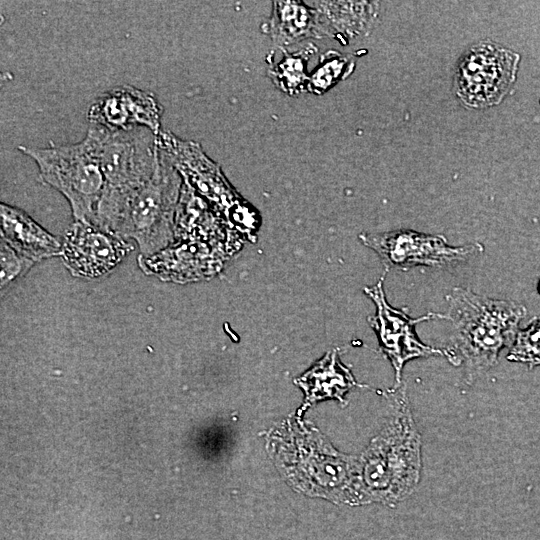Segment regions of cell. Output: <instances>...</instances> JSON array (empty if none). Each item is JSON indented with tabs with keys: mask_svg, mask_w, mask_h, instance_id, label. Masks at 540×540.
Masks as SVG:
<instances>
[{
	"mask_svg": "<svg viewBox=\"0 0 540 540\" xmlns=\"http://www.w3.org/2000/svg\"><path fill=\"white\" fill-rule=\"evenodd\" d=\"M446 299L453 330L442 350L451 364L463 365L470 384L497 363L503 348L511 347L527 309L515 301L489 298L461 287L453 288Z\"/></svg>",
	"mask_w": 540,
	"mask_h": 540,
	"instance_id": "obj_1",
	"label": "cell"
},
{
	"mask_svg": "<svg viewBox=\"0 0 540 540\" xmlns=\"http://www.w3.org/2000/svg\"><path fill=\"white\" fill-rule=\"evenodd\" d=\"M392 413L358 456L363 504L390 507L415 491L422 469V442L405 386L396 387Z\"/></svg>",
	"mask_w": 540,
	"mask_h": 540,
	"instance_id": "obj_2",
	"label": "cell"
},
{
	"mask_svg": "<svg viewBox=\"0 0 540 540\" xmlns=\"http://www.w3.org/2000/svg\"><path fill=\"white\" fill-rule=\"evenodd\" d=\"M271 445L294 488L334 503L363 504L357 456L338 452L318 431L294 421L276 430Z\"/></svg>",
	"mask_w": 540,
	"mask_h": 540,
	"instance_id": "obj_3",
	"label": "cell"
},
{
	"mask_svg": "<svg viewBox=\"0 0 540 540\" xmlns=\"http://www.w3.org/2000/svg\"><path fill=\"white\" fill-rule=\"evenodd\" d=\"M97 140L104 189L94 224L115 231L135 195L151 180L159 161V135L145 127L110 131L90 125Z\"/></svg>",
	"mask_w": 540,
	"mask_h": 540,
	"instance_id": "obj_4",
	"label": "cell"
},
{
	"mask_svg": "<svg viewBox=\"0 0 540 540\" xmlns=\"http://www.w3.org/2000/svg\"><path fill=\"white\" fill-rule=\"evenodd\" d=\"M18 149L35 161L41 180L67 199L75 221L95 222L104 178L90 127L77 143L46 148L20 145Z\"/></svg>",
	"mask_w": 540,
	"mask_h": 540,
	"instance_id": "obj_5",
	"label": "cell"
},
{
	"mask_svg": "<svg viewBox=\"0 0 540 540\" xmlns=\"http://www.w3.org/2000/svg\"><path fill=\"white\" fill-rule=\"evenodd\" d=\"M182 185V176L160 147L153 177L131 200L114 233L125 239H133L142 257H150L164 250L174 240L175 216Z\"/></svg>",
	"mask_w": 540,
	"mask_h": 540,
	"instance_id": "obj_6",
	"label": "cell"
},
{
	"mask_svg": "<svg viewBox=\"0 0 540 540\" xmlns=\"http://www.w3.org/2000/svg\"><path fill=\"white\" fill-rule=\"evenodd\" d=\"M159 144L183 182L210 202L235 230L252 241L260 224L257 211L230 186L219 166L206 156L199 144L179 139L169 131L160 132Z\"/></svg>",
	"mask_w": 540,
	"mask_h": 540,
	"instance_id": "obj_7",
	"label": "cell"
},
{
	"mask_svg": "<svg viewBox=\"0 0 540 540\" xmlns=\"http://www.w3.org/2000/svg\"><path fill=\"white\" fill-rule=\"evenodd\" d=\"M519 60V54L489 41L473 45L457 64L456 96L473 109L499 104L516 79Z\"/></svg>",
	"mask_w": 540,
	"mask_h": 540,
	"instance_id": "obj_8",
	"label": "cell"
},
{
	"mask_svg": "<svg viewBox=\"0 0 540 540\" xmlns=\"http://www.w3.org/2000/svg\"><path fill=\"white\" fill-rule=\"evenodd\" d=\"M359 239L380 257L386 270H408L416 266H456L483 251L479 243L451 246L443 235L408 229L362 233Z\"/></svg>",
	"mask_w": 540,
	"mask_h": 540,
	"instance_id": "obj_9",
	"label": "cell"
},
{
	"mask_svg": "<svg viewBox=\"0 0 540 540\" xmlns=\"http://www.w3.org/2000/svg\"><path fill=\"white\" fill-rule=\"evenodd\" d=\"M364 292L376 306V312L368 318V322L377 335L381 351L394 368L395 388L401 385L402 370L408 361L432 355H444L442 349L421 342L415 327L420 322L447 319V315L430 312L411 318L405 310L388 304L383 288V278L374 286L364 288Z\"/></svg>",
	"mask_w": 540,
	"mask_h": 540,
	"instance_id": "obj_10",
	"label": "cell"
},
{
	"mask_svg": "<svg viewBox=\"0 0 540 540\" xmlns=\"http://www.w3.org/2000/svg\"><path fill=\"white\" fill-rule=\"evenodd\" d=\"M133 250L131 241L116 233L75 221L64 234L61 255L73 276L95 279L113 270Z\"/></svg>",
	"mask_w": 540,
	"mask_h": 540,
	"instance_id": "obj_11",
	"label": "cell"
},
{
	"mask_svg": "<svg viewBox=\"0 0 540 540\" xmlns=\"http://www.w3.org/2000/svg\"><path fill=\"white\" fill-rule=\"evenodd\" d=\"M163 108L148 91L131 85L114 87L101 94L89 107L90 125L110 131L145 127L159 135Z\"/></svg>",
	"mask_w": 540,
	"mask_h": 540,
	"instance_id": "obj_12",
	"label": "cell"
},
{
	"mask_svg": "<svg viewBox=\"0 0 540 540\" xmlns=\"http://www.w3.org/2000/svg\"><path fill=\"white\" fill-rule=\"evenodd\" d=\"M231 254L229 249L207 242L174 240L159 253L141 257V267L163 279L185 282L214 275Z\"/></svg>",
	"mask_w": 540,
	"mask_h": 540,
	"instance_id": "obj_13",
	"label": "cell"
},
{
	"mask_svg": "<svg viewBox=\"0 0 540 540\" xmlns=\"http://www.w3.org/2000/svg\"><path fill=\"white\" fill-rule=\"evenodd\" d=\"M317 11L320 39L329 37L346 45L373 27L379 5L368 1H310Z\"/></svg>",
	"mask_w": 540,
	"mask_h": 540,
	"instance_id": "obj_14",
	"label": "cell"
},
{
	"mask_svg": "<svg viewBox=\"0 0 540 540\" xmlns=\"http://www.w3.org/2000/svg\"><path fill=\"white\" fill-rule=\"evenodd\" d=\"M1 239L34 262L61 254L62 243L25 211L0 204Z\"/></svg>",
	"mask_w": 540,
	"mask_h": 540,
	"instance_id": "obj_15",
	"label": "cell"
},
{
	"mask_svg": "<svg viewBox=\"0 0 540 540\" xmlns=\"http://www.w3.org/2000/svg\"><path fill=\"white\" fill-rule=\"evenodd\" d=\"M261 31L279 49L310 38L320 39L317 11L304 1H274L270 16L261 24Z\"/></svg>",
	"mask_w": 540,
	"mask_h": 540,
	"instance_id": "obj_16",
	"label": "cell"
},
{
	"mask_svg": "<svg viewBox=\"0 0 540 540\" xmlns=\"http://www.w3.org/2000/svg\"><path fill=\"white\" fill-rule=\"evenodd\" d=\"M295 383L305 394L300 411L324 399H337L344 403V396L350 389L364 386L359 384L350 369L341 363L337 350L327 352L308 371L295 379Z\"/></svg>",
	"mask_w": 540,
	"mask_h": 540,
	"instance_id": "obj_17",
	"label": "cell"
},
{
	"mask_svg": "<svg viewBox=\"0 0 540 540\" xmlns=\"http://www.w3.org/2000/svg\"><path fill=\"white\" fill-rule=\"evenodd\" d=\"M280 50L282 58L269 63L267 70L269 79L277 89L288 96L293 97L306 92L309 80L308 63L318 51V47L314 43H309L295 52Z\"/></svg>",
	"mask_w": 540,
	"mask_h": 540,
	"instance_id": "obj_18",
	"label": "cell"
},
{
	"mask_svg": "<svg viewBox=\"0 0 540 540\" xmlns=\"http://www.w3.org/2000/svg\"><path fill=\"white\" fill-rule=\"evenodd\" d=\"M356 63L348 55L330 49L322 53L318 64L309 74L306 92L323 95L339 82L347 79L355 70Z\"/></svg>",
	"mask_w": 540,
	"mask_h": 540,
	"instance_id": "obj_19",
	"label": "cell"
},
{
	"mask_svg": "<svg viewBox=\"0 0 540 540\" xmlns=\"http://www.w3.org/2000/svg\"><path fill=\"white\" fill-rule=\"evenodd\" d=\"M507 359L530 369L540 365V316H534L525 328L518 330Z\"/></svg>",
	"mask_w": 540,
	"mask_h": 540,
	"instance_id": "obj_20",
	"label": "cell"
},
{
	"mask_svg": "<svg viewBox=\"0 0 540 540\" xmlns=\"http://www.w3.org/2000/svg\"><path fill=\"white\" fill-rule=\"evenodd\" d=\"M0 244V281L1 289H3L14 279L26 273L36 262L18 253L3 239Z\"/></svg>",
	"mask_w": 540,
	"mask_h": 540,
	"instance_id": "obj_21",
	"label": "cell"
},
{
	"mask_svg": "<svg viewBox=\"0 0 540 540\" xmlns=\"http://www.w3.org/2000/svg\"><path fill=\"white\" fill-rule=\"evenodd\" d=\"M537 291H538L539 294H540V279H539L538 284H537Z\"/></svg>",
	"mask_w": 540,
	"mask_h": 540,
	"instance_id": "obj_22",
	"label": "cell"
}]
</instances>
